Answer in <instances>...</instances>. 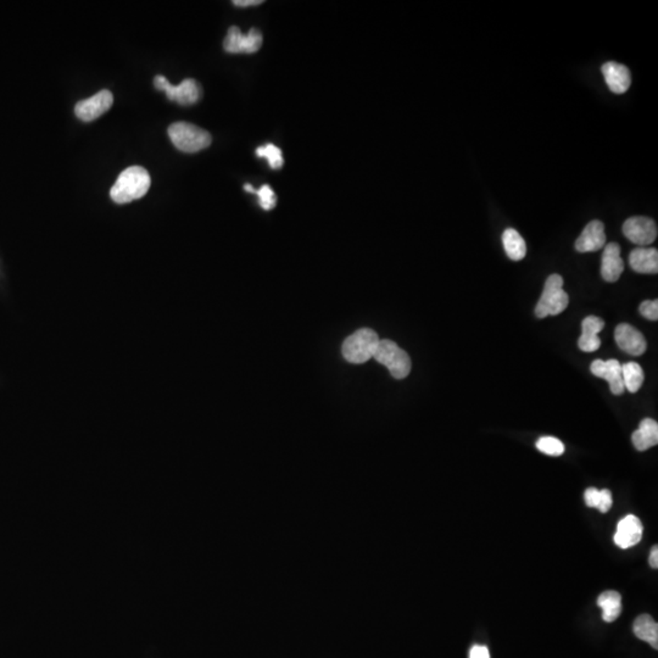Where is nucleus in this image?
Masks as SVG:
<instances>
[{
    "label": "nucleus",
    "instance_id": "nucleus-1",
    "mask_svg": "<svg viewBox=\"0 0 658 658\" xmlns=\"http://www.w3.org/2000/svg\"><path fill=\"white\" fill-rule=\"evenodd\" d=\"M152 185L150 175L142 166H131L120 173L110 190V196L116 204H128L147 194Z\"/></svg>",
    "mask_w": 658,
    "mask_h": 658
},
{
    "label": "nucleus",
    "instance_id": "nucleus-2",
    "mask_svg": "<svg viewBox=\"0 0 658 658\" xmlns=\"http://www.w3.org/2000/svg\"><path fill=\"white\" fill-rule=\"evenodd\" d=\"M379 336L371 328H361L346 338L343 343L341 352L348 362L350 364H365L367 361L373 359L377 346L379 344Z\"/></svg>",
    "mask_w": 658,
    "mask_h": 658
},
{
    "label": "nucleus",
    "instance_id": "nucleus-3",
    "mask_svg": "<svg viewBox=\"0 0 658 658\" xmlns=\"http://www.w3.org/2000/svg\"><path fill=\"white\" fill-rule=\"evenodd\" d=\"M169 137L178 150L198 152L210 147L213 138L208 131L189 122H175L169 127Z\"/></svg>",
    "mask_w": 658,
    "mask_h": 658
},
{
    "label": "nucleus",
    "instance_id": "nucleus-4",
    "mask_svg": "<svg viewBox=\"0 0 658 658\" xmlns=\"http://www.w3.org/2000/svg\"><path fill=\"white\" fill-rule=\"evenodd\" d=\"M568 294L564 290V278L559 275H551L546 280L544 290L536 303L535 315L539 318L557 316L568 306Z\"/></svg>",
    "mask_w": 658,
    "mask_h": 658
},
{
    "label": "nucleus",
    "instance_id": "nucleus-5",
    "mask_svg": "<svg viewBox=\"0 0 658 658\" xmlns=\"http://www.w3.org/2000/svg\"><path fill=\"white\" fill-rule=\"evenodd\" d=\"M374 360L385 366L395 379H403L411 372V359L406 351L394 341H379Z\"/></svg>",
    "mask_w": 658,
    "mask_h": 658
},
{
    "label": "nucleus",
    "instance_id": "nucleus-6",
    "mask_svg": "<svg viewBox=\"0 0 658 658\" xmlns=\"http://www.w3.org/2000/svg\"><path fill=\"white\" fill-rule=\"evenodd\" d=\"M157 90L165 92L169 99L177 101L180 105H193L201 98V87L195 80H185L178 85H171L166 77L159 75L154 80Z\"/></svg>",
    "mask_w": 658,
    "mask_h": 658
},
{
    "label": "nucleus",
    "instance_id": "nucleus-7",
    "mask_svg": "<svg viewBox=\"0 0 658 658\" xmlns=\"http://www.w3.org/2000/svg\"><path fill=\"white\" fill-rule=\"evenodd\" d=\"M262 34L256 29H251L247 34H243L237 26H232L228 29L227 36L223 42V48L231 54H254L262 47Z\"/></svg>",
    "mask_w": 658,
    "mask_h": 658
},
{
    "label": "nucleus",
    "instance_id": "nucleus-8",
    "mask_svg": "<svg viewBox=\"0 0 658 658\" xmlns=\"http://www.w3.org/2000/svg\"><path fill=\"white\" fill-rule=\"evenodd\" d=\"M623 234L630 242L644 248L656 241L657 224L654 220L644 216L630 217L623 224Z\"/></svg>",
    "mask_w": 658,
    "mask_h": 658
},
{
    "label": "nucleus",
    "instance_id": "nucleus-9",
    "mask_svg": "<svg viewBox=\"0 0 658 658\" xmlns=\"http://www.w3.org/2000/svg\"><path fill=\"white\" fill-rule=\"evenodd\" d=\"M114 104V95L109 90H100L99 93L90 96L88 99L81 100L75 108L77 117L90 122L105 114Z\"/></svg>",
    "mask_w": 658,
    "mask_h": 658
},
{
    "label": "nucleus",
    "instance_id": "nucleus-10",
    "mask_svg": "<svg viewBox=\"0 0 658 658\" xmlns=\"http://www.w3.org/2000/svg\"><path fill=\"white\" fill-rule=\"evenodd\" d=\"M615 339L617 345L631 356L643 355L648 348L643 333L628 323H620L617 326Z\"/></svg>",
    "mask_w": 658,
    "mask_h": 658
},
{
    "label": "nucleus",
    "instance_id": "nucleus-11",
    "mask_svg": "<svg viewBox=\"0 0 658 658\" xmlns=\"http://www.w3.org/2000/svg\"><path fill=\"white\" fill-rule=\"evenodd\" d=\"M643 533L644 527L639 518L634 515H628L618 523L613 540L620 549H629L639 543Z\"/></svg>",
    "mask_w": 658,
    "mask_h": 658
},
{
    "label": "nucleus",
    "instance_id": "nucleus-12",
    "mask_svg": "<svg viewBox=\"0 0 658 658\" xmlns=\"http://www.w3.org/2000/svg\"><path fill=\"white\" fill-rule=\"evenodd\" d=\"M590 371L595 377L605 379L610 384L612 394L620 395L624 393V383L622 378V365L617 360H595L590 366Z\"/></svg>",
    "mask_w": 658,
    "mask_h": 658
},
{
    "label": "nucleus",
    "instance_id": "nucleus-13",
    "mask_svg": "<svg viewBox=\"0 0 658 658\" xmlns=\"http://www.w3.org/2000/svg\"><path fill=\"white\" fill-rule=\"evenodd\" d=\"M606 244V233L603 223L594 220L582 229V234L575 242V249L579 252H594L601 250Z\"/></svg>",
    "mask_w": 658,
    "mask_h": 658
},
{
    "label": "nucleus",
    "instance_id": "nucleus-14",
    "mask_svg": "<svg viewBox=\"0 0 658 658\" xmlns=\"http://www.w3.org/2000/svg\"><path fill=\"white\" fill-rule=\"evenodd\" d=\"M601 71L612 93L623 94L629 90L631 75L629 69L623 64L616 62H606L602 65Z\"/></svg>",
    "mask_w": 658,
    "mask_h": 658
},
{
    "label": "nucleus",
    "instance_id": "nucleus-15",
    "mask_svg": "<svg viewBox=\"0 0 658 658\" xmlns=\"http://www.w3.org/2000/svg\"><path fill=\"white\" fill-rule=\"evenodd\" d=\"M624 271V262L620 256V244L610 243L605 245L602 254L601 276L603 280L610 283H615L620 280Z\"/></svg>",
    "mask_w": 658,
    "mask_h": 658
},
{
    "label": "nucleus",
    "instance_id": "nucleus-16",
    "mask_svg": "<svg viewBox=\"0 0 658 658\" xmlns=\"http://www.w3.org/2000/svg\"><path fill=\"white\" fill-rule=\"evenodd\" d=\"M605 328L603 320L597 316H587L582 322V336L578 341V346L585 352H594L601 346L599 333Z\"/></svg>",
    "mask_w": 658,
    "mask_h": 658
},
{
    "label": "nucleus",
    "instance_id": "nucleus-17",
    "mask_svg": "<svg viewBox=\"0 0 658 658\" xmlns=\"http://www.w3.org/2000/svg\"><path fill=\"white\" fill-rule=\"evenodd\" d=\"M630 267L645 275H656L658 272V251L655 248H636L630 252Z\"/></svg>",
    "mask_w": 658,
    "mask_h": 658
},
{
    "label": "nucleus",
    "instance_id": "nucleus-18",
    "mask_svg": "<svg viewBox=\"0 0 658 658\" xmlns=\"http://www.w3.org/2000/svg\"><path fill=\"white\" fill-rule=\"evenodd\" d=\"M631 441L635 449L639 451L649 450L650 448L657 445L658 424L651 418H645L640 422V426L631 436Z\"/></svg>",
    "mask_w": 658,
    "mask_h": 658
},
{
    "label": "nucleus",
    "instance_id": "nucleus-19",
    "mask_svg": "<svg viewBox=\"0 0 658 658\" xmlns=\"http://www.w3.org/2000/svg\"><path fill=\"white\" fill-rule=\"evenodd\" d=\"M633 630L636 638L649 643L655 650L658 649V624L649 615H641L635 620Z\"/></svg>",
    "mask_w": 658,
    "mask_h": 658
},
{
    "label": "nucleus",
    "instance_id": "nucleus-20",
    "mask_svg": "<svg viewBox=\"0 0 658 658\" xmlns=\"http://www.w3.org/2000/svg\"><path fill=\"white\" fill-rule=\"evenodd\" d=\"M597 605L601 607L602 620L607 623L615 622L622 613V596L615 590L602 592L597 599Z\"/></svg>",
    "mask_w": 658,
    "mask_h": 658
},
{
    "label": "nucleus",
    "instance_id": "nucleus-21",
    "mask_svg": "<svg viewBox=\"0 0 658 658\" xmlns=\"http://www.w3.org/2000/svg\"><path fill=\"white\" fill-rule=\"evenodd\" d=\"M502 244L507 256L513 261H521L527 254V245L521 234L513 228H507L502 234Z\"/></svg>",
    "mask_w": 658,
    "mask_h": 658
},
{
    "label": "nucleus",
    "instance_id": "nucleus-22",
    "mask_svg": "<svg viewBox=\"0 0 658 658\" xmlns=\"http://www.w3.org/2000/svg\"><path fill=\"white\" fill-rule=\"evenodd\" d=\"M622 378L624 388L630 393H636L644 383V371L636 362H627L622 365Z\"/></svg>",
    "mask_w": 658,
    "mask_h": 658
},
{
    "label": "nucleus",
    "instance_id": "nucleus-23",
    "mask_svg": "<svg viewBox=\"0 0 658 658\" xmlns=\"http://www.w3.org/2000/svg\"><path fill=\"white\" fill-rule=\"evenodd\" d=\"M256 155L259 157H266L273 170H278L285 164V160L282 157V150L272 143H267L265 147L257 148Z\"/></svg>",
    "mask_w": 658,
    "mask_h": 658
},
{
    "label": "nucleus",
    "instance_id": "nucleus-24",
    "mask_svg": "<svg viewBox=\"0 0 658 658\" xmlns=\"http://www.w3.org/2000/svg\"><path fill=\"white\" fill-rule=\"evenodd\" d=\"M538 450L549 456H561L564 452V445L562 441L554 436H541L536 441Z\"/></svg>",
    "mask_w": 658,
    "mask_h": 658
},
{
    "label": "nucleus",
    "instance_id": "nucleus-25",
    "mask_svg": "<svg viewBox=\"0 0 658 658\" xmlns=\"http://www.w3.org/2000/svg\"><path fill=\"white\" fill-rule=\"evenodd\" d=\"M254 193L259 195L261 208L266 210V211L272 210V208H275L276 204H277V198H276L275 192L271 188L270 185H262L260 189L254 190Z\"/></svg>",
    "mask_w": 658,
    "mask_h": 658
},
{
    "label": "nucleus",
    "instance_id": "nucleus-26",
    "mask_svg": "<svg viewBox=\"0 0 658 658\" xmlns=\"http://www.w3.org/2000/svg\"><path fill=\"white\" fill-rule=\"evenodd\" d=\"M641 316L648 318L650 321L658 320V300H645L639 308Z\"/></svg>",
    "mask_w": 658,
    "mask_h": 658
},
{
    "label": "nucleus",
    "instance_id": "nucleus-27",
    "mask_svg": "<svg viewBox=\"0 0 658 658\" xmlns=\"http://www.w3.org/2000/svg\"><path fill=\"white\" fill-rule=\"evenodd\" d=\"M612 503H613V499H612V494L610 490L607 489H603V490H600V497H599V503H597V510L602 512V513H606V512L611 510Z\"/></svg>",
    "mask_w": 658,
    "mask_h": 658
},
{
    "label": "nucleus",
    "instance_id": "nucleus-28",
    "mask_svg": "<svg viewBox=\"0 0 658 658\" xmlns=\"http://www.w3.org/2000/svg\"><path fill=\"white\" fill-rule=\"evenodd\" d=\"M599 497H600V490L596 488H589L584 493V499L589 507H595L596 508L599 503Z\"/></svg>",
    "mask_w": 658,
    "mask_h": 658
},
{
    "label": "nucleus",
    "instance_id": "nucleus-29",
    "mask_svg": "<svg viewBox=\"0 0 658 658\" xmlns=\"http://www.w3.org/2000/svg\"><path fill=\"white\" fill-rule=\"evenodd\" d=\"M469 658H490L488 648L480 646V645H474L473 648L469 651Z\"/></svg>",
    "mask_w": 658,
    "mask_h": 658
},
{
    "label": "nucleus",
    "instance_id": "nucleus-30",
    "mask_svg": "<svg viewBox=\"0 0 658 658\" xmlns=\"http://www.w3.org/2000/svg\"><path fill=\"white\" fill-rule=\"evenodd\" d=\"M262 0H234L233 4L239 8H247V6H256V5L262 4Z\"/></svg>",
    "mask_w": 658,
    "mask_h": 658
},
{
    "label": "nucleus",
    "instance_id": "nucleus-31",
    "mask_svg": "<svg viewBox=\"0 0 658 658\" xmlns=\"http://www.w3.org/2000/svg\"><path fill=\"white\" fill-rule=\"evenodd\" d=\"M649 562H650V566H651V567H652V568H655V569H657V568H658V548H657V545H655L654 548H652V550H651V554H650Z\"/></svg>",
    "mask_w": 658,
    "mask_h": 658
}]
</instances>
